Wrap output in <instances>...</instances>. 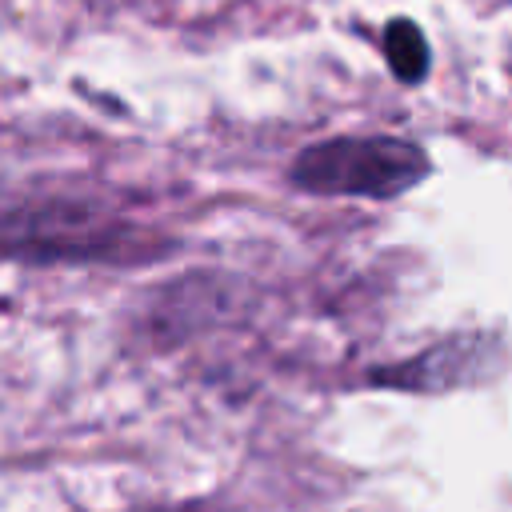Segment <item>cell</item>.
I'll return each instance as SVG.
<instances>
[{
    "label": "cell",
    "instance_id": "7a4b0ae2",
    "mask_svg": "<svg viewBox=\"0 0 512 512\" xmlns=\"http://www.w3.org/2000/svg\"><path fill=\"white\" fill-rule=\"evenodd\" d=\"M432 156L424 144L392 132L328 136L296 152L288 180L312 196H356V200H396L424 184Z\"/></svg>",
    "mask_w": 512,
    "mask_h": 512
},
{
    "label": "cell",
    "instance_id": "3957f363",
    "mask_svg": "<svg viewBox=\"0 0 512 512\" xmlns=\"http://www.w3.org/2000/svg\"><path fill=\"white\" fill-rule=\"evenodd\" d=\"M504 364H508L504 340H496L488 332H464V336H448V340L424 348L412 360H400V364L372 372L368 384L432 396V392H456V388L488 384L504 372Z\"/></svg>",
    "mask_w": 512,
    "mask_h": 512
},
{
    "label": "cell",
    "instance_id": "277c9868",
    "mask_svg": "<svg viewBox=\"0 0 512 512\" xmlns=\"http://www.w3.org/2000/svg\"><path fill=\"white\" fill-rule=\"evenodd\" d=\"M384 56H388L396 80H404V84H420L424 72H428V60H432L428 40H424V32L412 20H392L388 24V32H384Z\"/></svg>",
    "mask_w": 512,
    "mask_h": 512
},
{
    "label": "cell",
    "instance_id": "6da1fadb",
    "mask_svg": "<svg viewBox=\"0 0 512 512\" xmlns=\"http://www.w3.org/2000/svg\"><path fill=\"white\" fill-rule=\"evenodd\" d=\"M144 252L148 236L96 204L72 196L0 204V256L28 264H104Z\"/></svg>",
    "mask_w": 512,
    "mask_h": 512
}]
</instances>
